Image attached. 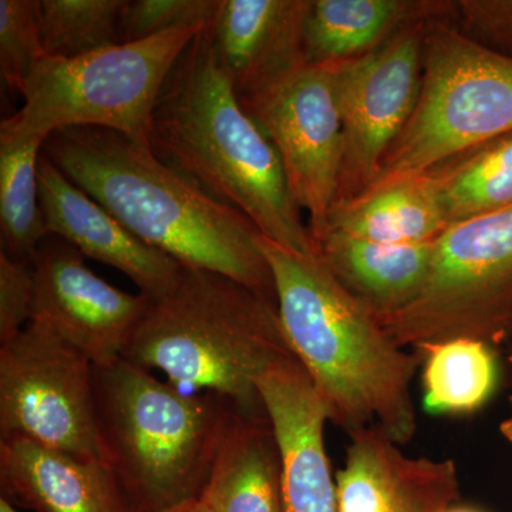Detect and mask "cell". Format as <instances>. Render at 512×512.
I'll return each instance as SVG.
<instances>
[{
  "label": "cell",
  "instance_id": "obj_32",
  "mask_svg": "<svg viewBox=\"0 0 512 512\" xmlns=\"http://www.w3.org/2000/svg\"><path fill=\"white\" fill-rule=\"evenodd\" d=\"M443 512H484V511L480 510V508L473 507V505L456 503V504L450 505V507H448L447 510H444Z\"/></svg>",
  "mask_w": 512,
  "mask_h": 512
},
{
  "label": "cell",
  "instance_id": "obj_25",
  "mask_svg": "<svg viewBox=\"0 0 512 512\" xmlns=\"http://www.w3.org/2000/svg\"><path fill=\"white\" fill-rule=\"evenodd\" d=\"M127 0H37L40 40L49 57L90 55L120 45Z\"/></svg>",
  "mask_w": 512,
  "mask_h": 512
},
{
  "label": "cell",
  "instance_id": "obj_23",
  "mask_svg": "<svg viewBox=\"0 0 512 512\" xmlns=\"http://www.w3.org/2000/svg\"><path fill=\"white\" fill-rule=\"evenodd\" d=\"M447 225L512 208V131L429 171Z\"/></svg>",
  "mask_w": 512,
  "mask_h": 512
},
{
  "label": "cell",
  "instance_id": "obj_24",
  "mask_svg": "<svg viewBox=\"0 0 512 512\" xmlns=\"http://www.w3.org/2000/svg\"><path fill=\"white\" fill-rule=\"evenodd\" d=\"M47 138L0 134L2 251L33 262L49 235L40 205L39 161Z\"/></svg>",
  "mask_w": 512,
  "mask_h": 512
},
{
  "label": "cell",
  "instance_id": "obj_2",
  "mask_svg": "<svg viewBox=\"0 0 512 512\" xmlns=\"http://www.w3.org/2000/svg\"><path fill=\"white\" fill-rule=\"evenodd\" d=\"M272 279L285 338L348 436L380 427L399 446L417 433L412 383L421 356L400 348L318 255L256 238Z\"/></svg>",
  "mask_w": 512,
  "mask_h": 512
},
{
  "label": "cell",
  "instance_id": "obj_9",
  "mask_svg": "<svg viewBox=\"0 0 512 512\" xmlns=\"http://www.w3.org/2000/svg\"><path fill=\"white\" fill-rule=\"evenodd\" d=\"M94 365L45 323L0 343V440L25 439L107 463L97 430Z\"/></svg>",
  "mask_w": 512,
  "mask_h": 512
},
{
  "label": "cell",
  "instance_id": "obj_20",
  "mask_svg": "<svg viewBox=\"0 0 512 512\" xmlns=\"http://www.w3.org/2000/svg\"><path fill=\"white\" fill-rule=\"evenodd\" d=\"M447 228L436 181L430 173L335 202L326 222V229L392 245L427 244Z\"/></svg>",
  "mask_w": 512,
  "mask_h": 512
},
{
  "label": "cell",
  "instance_id": "obj_19",
  "mask_svg": "<svg viewBox=\"0 0 512 512\" xmlns=\"http://www.w3.org/2000/svg\"><path fill=\"white\" fill-rule=\"evenodd\" d=\"M318 256L340 285L380 320L416 298L429 274L433 242L392 245L326 229Z\"/></svg>",
  "mask_w": 512,
  "mask_h": 512
},
{
  "label": "cell",
  "instance_id": "obj_33",
  "mask_svg": "<svg viewBox=\"0 0 512 512\" xmlns=\"http://www.w3.org/2000/svg\"><path fill=\"white\" fill-rule=\"evenodd\" d=\"M0 512H19L16 510L15 507H13L12 504H9L8 501L3 500V498H0Z\"/></svg>",
  "mask_w": 512,
  "mask_h": 512
},
{
  "label": "cell",
  "instance_id": "obj_4",
  "mask_svg": "<svg viewBox=\"0 0 512 512\" xmlns=\"http://www.w3.org/2000/svg\"><path fill=\"white\" fill-rule=\"evenodd\" d=\"M292 357L276 299L217 272L183 266L170 292L148 298L121 359L161 370L174 386L205 389L256 412L265 409L259 379Z\"/></svg>",
  "mask_w": 512,
  "mask_h": 512
},
{
  "label": "cell",
  "instance_id": "obj_14",
  "mask_svg": "<svg viewBox=\"0 0 512 512\" xmlns=\"http://www.w3.org/2000/svg\"><path fill=\"white\" fill-rule=\"evenodd\" d=\"M349 439L335 477L339 512H443L460 503L453 458L407 456L377 426Z\"/></svg>",
  "mask_w": 512,
  "mask_h": 512
},
{
  "label": "cell",
  "instance_id": "obj_1",
  "mask_svg": "<svg viewBox=\"0 0 512 512\" xmlns=\"http://www.w3.org/2000/svg\"><path fill=\"white\" fill-rule=\"evenodd\" d=\"M43 154L151 247L276 299L254 224L161 161L148 141L72 127L50 134Z\"/></svg>",
  "mask_w": 512,
  "mask_h": 512
},
{
  "label": "cell",
  "instance_id": "obj_21",
  "mask_svg": "<svg viewBox=\"0 0 512 512\" xmlns=\"http://www.w3.org/2000/svg\"><path fill=\"white\" fill-rule=\"evenodd\" d=\"M450 8L439 2L313 0L306 19V62L342 63L365 56L404 26L440 19Z\"/></svg>",
  "mask_w": 512,
  "mask_h": 512
},
{
  "label": "cell",
  "instance_id": "obj_5",
  "mask_svg": "<svg viewBox=\"0 0 512 512\" xmlns=\"http://www.w3.org/2000/svg\"><path fill=\"white\" fill-rule=\"evenodd\" d=\"M97 430L107 464L140 512H173L200 500L235 404L184 394L119 359L94 366Z\"/></svg>",
  "mask_w": 512,
  "mask_h": 512
},
{
  "label": "cell",
  "instance_id": "obj_15",
  "mask_svg": "<svg viewBox=\"0 0 512 512\" xmlns=\"http://www.w3.org/2000/svg\"><path fill=\"white\" fill-rule=\"evenodd\" d=\"M39 194L49 235L123 272L147 298H161L177 284L183 269L180 262L136 237L45 154L39 161Z\"/></svg>",
  "mask_w": 512,
  "mask_h": 512
},
{
  "label": "cell",
  "instance_id": "obj_16",
  "mask_svg": "<svg viewBox=\"0 0 512 512\" xmlns=\"http://www.w3.org/2000/svg\"><path fill=\"white\" fill-rule=\"evenodd\" d=\"M313 0H221L211 22L215 52L238 99L271 89L306 66Z\"/></svg>",
  "mask_w": 512,
  "mask_h": 512
},
{
  "label": "cell",
  "instance_id": "obj_11",
  "mask_svg": "<svg viewBox=\"0 0 512 512\" xmlns=\"http://www.w3.org/2000/svg\"><path fill=\"white\" fill-rule=\"evenodd\" d=\"M429 22L404 26L367 55L336 63L343 158L335 202L352 200L375 183L387 151L412 117Z\"/></svg>",
  "mask_w": 512,
  "mask_h": 512
},
{
  "label": "cell",
  "instance_id": "obj_28",
  "mask_svg": "<svg viewBox=\"0 0 512 512\" xmlns=\"http://www.w3.org/2000/svg\"><path fill=\"white\" fill-rule=\"evenodd\" d=\"M33 262L0 252V343L8 342L32 320Z\"/></svg>",
  "mask_w": 512,
  "mask_h": 512
},
{
  "label": "cell",
  "instance_id": "obj_26",
  "mask_svg": "<svg viewBox=\"0 0 512 512\" xmlns=\"http://www.w3.org/2000/svg\"><path fill=\"white\" fill-rule=\"evenodd\" d=\"M43 56L37 0H0V69L10 89L20 93Z\"/></svg>",
  "mask_w": 512,
  "mask_h": 512
},
{
  "label": "cell",
  "instance_id": "obj_31",
  "mask_svg": "<svg viewBox=\"0 0 512 512\" xmlns=\"http://www.w3.org/2000/svg\"><path fill=\"white\" fill-rule=\"evenodd\" d=\"M173 512H210V510L198 500L194 501V503L184 505V507L178 508V510Z\"/></svg>",
  "mask_w": 512,
  "mask_h": 512
},
{
  "label": "cell",
  "instance_id": "obj_12",
  "mask_svg": "<svg viewBox=\"0 0 512 512\" xmlns=\"http://www.w3.org/2000/svg\"><path fill=\"white\" fill-rule=\"evenodd\" d=\"M33 271L32 320L45 323L94 366L121 359L146 312L147 296L114 288L94 274L84 256L66 241L43 242L33 259Z\"/></svg>",
  "mask_w": 512,
  "mask_h": 512
},
{
  "label": "cell",
  "instance_id": "obj_6",
  "mask_svg": "<svg viewBox=\"0 0 512 512\" xmlns=\"http://www.w3.org/2000/svg\"><path fill=\"white\" fill-rule=\"evenodd\" d=\"M511 131L512 57L431 20L416 107L367 190L429 173Z\"/></svg>",
  "mask_w": 512,
  "mask_h": 512
},
{
  "label": "cell",
  "instance_id": "obj_7",
  "mask_svg": "<svg viewBox=\"0 0 512 512\" xmlns=\"http://www.w3.org/2000/svg\"><path fill=\"white\" fill-rule=\"evenodd\" d=\"M205 25L168 30L74 59L40 57L20 89L22 109L2 121L0 134L47 138L64 128L96 127L148 141L165 82Z\"/></svg>",
  "mask_w": 512,
  "mask_h": 512
},
{
  "label": "cell",
  "instance_id": "obj_29",
  "mask_svg": "<svg viewBox=\"0 0 512 512\" xmlns=\"http://www.w3.org/2000/svg\"><path fill=\"white\" fill-rule=\"evenodd\" d=\"M457 5L468 36L512 57V0H463Z\"/></svg>",
  "mask_w": 512,
  "mask_h": 512
},
{
  "label": "cell",
  "instance_id": "obj_8",
  "mask_svg": "<svg viewBox=\"0 0 512 512\" xmlns=\"http://www.w3.org/2000/svg\"><path fill=\"white\" fill-rule=\"evenodd\" d=\"M377 322L409 350L454 339L497 349L512 338V208L448 227L416 298Z\"/></svg>",
  "mask_w": 512,
  "mask_h": 512
},
{
  "label": "cell",
  "instance_id": "obj_27",
  "mask_svg": "<svg viewBox=\"0 0 512 512\" xmlns=\"http://www.w3.org/2000/svg\"><path fill=\"white\" fill-rule=\"evenodd\" d=\"M221 0H127L120 18V42L133 43L168 30L210 23Z\"/></svg>",
  "mask_w": 512,
  "mask_h": 512
},
{
  "label": "cell",
  "instance_id": "obj_18",
  "mask_svg": "<svg viewBox=\"0 0 512 512\" xmlns=\"http://www.w3.org/2000/svg\"><path fill=\"white\" fill-rule=\"evenodd\" d=\"M200 501L210 512H282V461L266 410L234 406Z\"/></svg>",
  "mask_w": 512,
  "mask_h": 512
},
{
  "label": "cell",
  "instance_id": "obj_30",
  "mask_svg": "<svg viewBox=\"0 0 512 512\" xmlns=\"http://www.w3.org/2000/svg\"><path fill=\"white\" fill-rule=\"evenodd\" d=\"M500 433L512 446V414L500 424Z\"/></svg>",
  "mask_w": 512,
  "mask_h": 512
},
{
  "label": "cell",
  "instance_id": "obj_13",
  "mask_svg": "<svg viewBox=\"0 0 512 512\" xmlns=\"http://www.w3.org/2000/svg\"><path fill=\"white\" fill-rule=\"evenodd\" d=\"M282 461V512H339L336 478L325 447L326 403L296 357L258 382Z\"/></svg>",
  "mask_w": 512,
  "mask_h": 512
},
{
  "label": "cell",
  "instance_id": "obj_3",
  "mask_svg": "<svg viewBox=\"0 0 512 512\" xmlns=\"http://www.w3.org/2000/svg\"><path fill=\"white\" fill-rule=\"evenodd\" d=\"M148 143L165 164L245 215L262 237L299 254L318 255L281 158L221 67L211 22L165 82Z\"/></svg>",
  "mask_w": 512,
  "mask_h": 512
},
{
  "label": "cell",
  "instance_id": "obj_10",
  "mask_svg": "<svg viewBox=\"0 0 512 512\" xmlns=\"http://www.w3.org/2000/svg\"><path fill=\"white\" fill-rule=\"evenodd\" d=\"M239 101L275 147L316 242L338 197L342 168L336 63L306 64L271 89Z\"/></svg>",
  "mask_w": 512,
  "mask_h": 512
},
{
  "label": "cell",
  "instance_id": "obj_17",
  "mask_svg": "<svg viewBox=\"0 0 512 512\" xmlns=\"http://www.w3.org/2000/svg\"><path fill=\"white\" fill-rule=\"evenodd\" d=\"M0 491L35 512H140L109 464L25 439L0 440Z\"/></svg>",
  "mask_w": 512,
  "mask_h": 512
},
{
  "label": "cell",
  "instance_id": "obj_34",
  "mask_svg": "<svg viewBox=\"0 0 512 512\" xmlns=\"http://www.w3.org/2000/svg\"><path fill=\"white\" fill-rule=\"evenodd\" d=\"M507 362H508V365H510L512 367V340H511L510 349H508Z\"/></svg>",
  "mask_w": 512,
  "mask_h": 512
},
{
  "label": "cell",
  "instance_id": "obj_22",
  "mask_svg": "<svg viewBox=\"0 0 512 512\" xmlns=\"http://www.w3.org/2000/svg\"><path fill=\"white\" fill-rule=\"evenodd\" d=\"M421 356V403L431 416H468L490 402L500 383L493 346L476 339L431 343Z\"/></svg>",
  "mask_w": 512,
  "mask_h": 512
}]
</instances>
